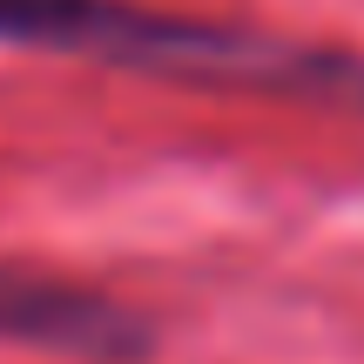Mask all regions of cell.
Returning <instances> with one entry per match:
<instances>
[{"label":"cell","mask_w":364,"mask_h":364,"mask_svg":"<svg viewBox=\"0 0 364 364\" xmlns=\"http://www.w3.org/2000/svg\"><path fill=\"white\" fill-rule=\"evenodd\" d=\"M0 41L102 68H135L162 81H196V88H236L331 108V115H364L358 48L297 41L243 21H196L169 7H135V0H0Z\"/></svg>","instance_id":"6da1fadb"},{"label":"cell","mask_w":364,"mask_h":364,"mask_svg":"<svg viewBox=\"0 0 364 364\" xmlns=\"http://www.w3.org/2000/svg\"><path fill=\"white\" fill-rule=\"evenodd\" d=\"M0 338L81 364H142L156 351V324L122 297L21 263H0Z\"/></svg>","instance_id":"7a4b0ae2"}]
</instances>
